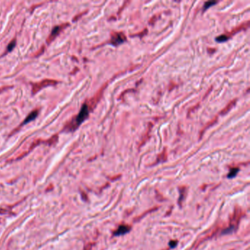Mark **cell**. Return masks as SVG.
Wrapping results in <instances>:
<instances>
[{"mask_svg":"<svg viewBox=\"0 0 250 250\" xmlns=\"http://www.w3.org/2000/svg\"><path fill=\"white\" fill-rule=\"evenodd\" d=\"M91 110H92V109H91L89 104L85 103L83 104L79 113L74 117V118L72 119V120L66 125L64 130H65V131L71 132L77 129V128H78V127L80 126L87 118H88V117L89 116V114H90V111Z\"/></svg>","mask_w":250,"mask_h":250,"instance_id":"cell-1","label":"cell"},{"mask_svg":"<svg viewBox=\"0 0 250 250\" xmlns=\"http://www.w3.org/2000/svg\"><path fill=\"white\" fill-rule=\"evenodd\" d=\"M244 216V212L240 209L239 207H236L234 210L233 214L230 219V223H229V227H227L226 230L223 231V234H227L229 232H233L238 228V225H239L240 220L242 217Z\"/></svg>","mask_w":250,"mask_h":250,"instance_id":"cell-2","label":"cell"},{"mask_svg":"<svg viewBox=\"0 0 250 250\" xmlns=\"http://www.w3.org/2000/svg\"><path fill=\"white\" fill-rule=\"evenodd\" d=\"M58 83V81L52 80V79H45L39 83H35V84H33V94L35 95L40 90H42L45 87H49V86H53V85H55Z\"/></svg>","mask_w":250,"mask_h":250,"instance_id":"cell-3","label":"cell"},{"mask_svg":"<svg viewBox=\"0 0 250 250\" xmlns=\"http://www.w3.org/2000/svg\"><path fill=\"white\" fill-rule=\"evenodd\" d=\"M126 41V37L123 33H114L111 35V43L113 45L117 46L121 43H123Z\"/></svg>","mask_w":250,"mask_h":250,"instance_id":"cell-4","label":"cell"},{"mask_svg":"<svg viewBox=\"0 0 250 250\" xmlns=\"http://www.w3.org/2000/svg\"><path fill=\"white\" fill-rule=\"evenodd\" d=\"M68 25H69L68 23H66L65 24H62V25L55 26V27L53 29L52 33L50 34L49 37L47 38V43H50L51 42H52V41H54V40L57 37V35H59V34L61 33V32L64 29H65V28L67 27Z\"/></svg>","mask_w":250,"mask_h":250,"instance_id":"cell-5","label":"cell"},{"mask_svg":"<svg viewBox=\"0 0 250 250\" xmlns=\"http://www.w3.org/2000/svg\"><path fill=\"white\" fill-rule=\"evenodd\" d=\"M131 229L129 225H120V226L118 227V228L114 232V236H123L127 232H128Z\"/></svg>","mask_w":250,"mask_h":250,"instance_id":"cell-6","label":"cell"},{"mask_svg":"<svg viewBox=\"0 0 250 250\" xmlns=\"http://www.w3.org/2000/svg\"><path fill=\"white\" fill-rule=\"evenodd\" d=\"M38 113H39V110H38V109H35V110L32 111V112L30 113L29 115H28V116L26 117L25 120L23 121L22 123L21 124L20 126H24V125L27 124L28 123L31 122V121H33V120H35L36 117H37V115H38Z\"/></svg>","mask_w":250,"mask_h":250,"instance_id":"cell-7","label":"cell"},{"mask_svg":"<svg viewBox=\"0 0 250 250\" xmlns=\"http://www.w3.org/2000/svg\"><path fill=\"white\" fill-rule=\"evenodd\" d=\"M180 189V193H181V195H180V198H179V204H181L182 202H183V199H184V197H185V193H186V188L185 186H183V187H181V188L179 189Z\"/></svg>","mask_w":250,"mask_h":250,"instance_id":"cell-8","label":"cell"},{"mask_svg":"<svg viewBox=\"0 0 250 250\" xmlns=\"http://www.w3.org/2000/svg\"><path fill=\"white\" fill-rule=\"evenodd\" d=\"M238 171H239V169H238V168H232V169L230 170V172H229L227 177H228L229 178H234L235 176L237 175Z\"/></svg>","mask_w":250,"mask_h":250,"instance_id":"cell-9","label":"cell"},{"mask_svg":"<svg viewBox=\"0 0 250 250\" xmlns=\"http://www.w3.org/2000/svg\"><path fill=\"white\" fill-rule=\"evenodd\" d=\"M16 40H13V41H11V42L9 43L8 45H7V52H10L11 51L13 50V49H14V47L16 46Z\"/></svg>","mask_w":250,"mask_h":250,"instance_id":"cell-10","label":"cell"},{"mask_svg":"<svg viewBox=\"0 0 250 250\" xmlns=\"http://www.w3.org/2000/svg\"><path fill=\"white\" fill-rule=\"evenodd\" d=\"M235 102H236V101H233V102H231V103L229 104L228 106H227V107L225 108V109H223L222 111H221V115H225V114H226L227 112V111L230 110V109H231V107H232V105H233V104H235Z\"/></svg>","mask_w":250,"mask_h":250,"instance_id":"cell-11","label":"cell"},{"mask_svg":"<svg viewBox=\"0 0 250 250\" xmlns=\"http://www.w3.org/2000/svg\"><path fill=\"white\" fill-rule=\"evenodd\" d=\"M217 3V2H207L205 3L204 5V10H207L208 8H209L210 7H211V5H215Z\"/></svg>","mask_w":250,"mask_h":250,"instance_id":"cell-12","label":"cell"},{"mask_svg":"<svg viewBox=\"0 0 250 250\" xmlns=\"http://www.w3.org/2000/svg\"><path fill=\"white\" fill-rule=\"evenodd\" d=\"M177 240H171V241L170 242V247H172V248H173V247H175L176 245H177Z\"/></svg>","mask_w":250,"mask_h":250,"instance_id":"cell-13","label":"cell"}]
</instances>
